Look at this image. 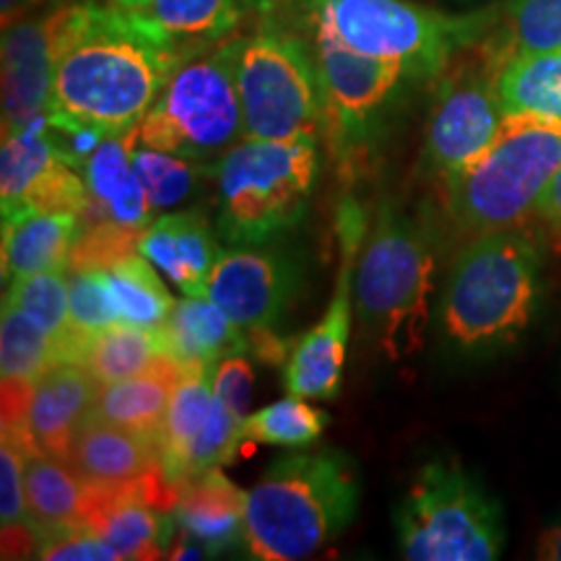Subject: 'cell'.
Returning a JSON list of instances; mask_svg holds the SVG:
<instances>
[{
  "instance_id": "obj_6",
  "label": "cell",
  "mask_w": 561,
  "mask_h": 561,
  "mask_svg": "<svg viewBox=\"0 0 561 561\" xmlns=\"http://www.w3.org/2000/svg\"><path fill=\"white\" fill-rule=\"evenodd\" d=\"M561 167V123L507 115L489 149L445 178L447 206L466 231L520 227Z\"/></svg>"
},
{
  "instance_id": "obj_39",
  "label": "cell",
  "mask_w": 561,
  "mask_h": 561,
  "mask_svg": "<svg viewBox=\"0 0 561 561\" xmlns=\"http://www.w3.org/2000/svg\"><path fill=\"white\" fill-rule=\"evenodd\" d=\"M34 559L45 561H121L117 551L87 523H68L37 533Z\"/></svg>"
},
{
  "instance_id": "obj_10",
  "label": "cell",
  "mask_w": 561,
  "mask_h": 561,
  "mask_svg": "<svg viewBox=\"0 0 561 561\" xmlns=\"http://www.w3.org/2000/svg\"><path fill=\"white\" fill-rule=\"evenodd\" d=\"M234 73L244 138H318L328 125L318 60L294 34L261 30L237 39Z\"/></svg>"
},
{
  "instance_id": "obj_31",
  "label": "cell",
  "mask_w": 561,
  "mask_h": 561,
  "mask_svg": "<svg viewBox=\"0 0 561 561\" xmlns=\"http://www.w3.org/2000/svg\"><path fill=\"white\" fill-rule=\"evenodd\" d=\"M559 47L561 0H510L502 30L489 45L486 62L496 73L512 58Z\"/></svg>"
},
{
  "instance_id": "obj_9",
  "label": "cell",
  "mask_w": 561,
  "mask_h": 561,
  "mask_svg": "<svg viewBox=\"0 0 561 561\" xmlns=\"http://www.w3.org/2000/svg\"><path fill=\"white\" fill-rule=\"evenodd\" d=\"M237 39L185 58L138 123L140 146L216 164L244 138L234 73Z\"/></svg>"
},
{
  "instance_id": "obj_19",
  "label": "cell",
  "mask_w": 561,
  "mask_h": 561,
  "mask_svg": "<svg viewBox=\"0 0 561 561\" xmlns=\"http://www.w3.org/2000/svg\"><path fill=\"white\" fill-rule=\"evenodd\" d=\"M248 494L224 476L221 468L185 481L178 489L172 520L208 553H224L248 543Z\"/></svg>"
},
{
  "instance_id": "obj_40",
  "label": "cell",
  "mask_w": 561,
  "mask_h": 561,
  "mask_svg": "<svg viewBox=\"0 0 561 561\" xmlns=\"http://www.w3.org/2000/svg\"><path fill=\"white\" fill-rule=\"evenodd\" d=\"M252 388H255V371L248 351L224 356L214 364V392L240 421L250 416Z\"/></svg>"
},
{
  "instance_id": "obj_43",
  "label": "cell",
  "mask_w": 561,
  "mask_h": 561,
  "mask_svg": "<svg viewBox=\"0 0 561 561\" xmlns=\"http://www.w3.org/2000/svg\"><path fill=\"white\" fill-rule=\"evenodd\" d=\"M536 559L541 561H561V517L543 528L536 541Z\"/></svg>"
},
{
  "instance_id": "obj_38",
  "label": "cell",
  "mask_w": 561,
  "mask_h": 561,
  "mask_svg": "<svg viewBox=\"0 0 561 561\" xmlns=\"http://www.w3.org/2000/svg\"><path fill=\"white\" fill-rule=\"evenodd\" d=\"M68 276L70 328L76 333L91 335L104 328L121 325V314L110 297L104 271H70Z\"/></svg>"
},
{
  "instance_id": "obj_36",
  "label": "cell",
  "mask_w": 561,
  "mask_h": 561,
  "mask_svg": "<svg viewBox=\"0 0 561 561\" xmlns=\"http://www.w3.org/2000/svg\"><path fill=\"white\" fill-rule=\"evenodd\" d=\"M240 432L242 421L229 411V405L224 403L219 396H214V405H210L206 424H203L201 434L193 442L191 453H187L185 481H191L195 476L206 471H214V468H224L227 462L234 460L237 450L242 447Z\"/></svg>"
},
{
  "instance_id": "obj_16",
  "label": "cell",
  "mask_w": 561,
  "mask_h": 561,
  "mask_svg": "<svg viewBox=\"0 0 561 561\" xmlns=\"http://www.w3.org/2000/svg\"><path fill=\"white\" fill-rule=\"evenodd\" d=\"M138 252L182 294L201 297L224 250L206 216L198 210H170L144 229Z\"/></svg>"
},
{
  "instance_id": "obj_42",
  "label": "cell",
  "mask_w": 561,
  "mask_h": 561,
  "mask_svg": "<svg viewBox=\"0 0 561 561\" xmlns=\"http://www.w3.org/2000/svg\"><path fill=\"white\" fill-rule=\"evenodd\" d=\"M538 214L549 224H553V227L561 229V167L551 178L549 187H546L541 203H538Z\"/></svg>"
},
{
  "instance_id": "obj_33",
  "label": "cell",
  "mask_w": 561,
  "mask_h": 561,
  "mask_svg": "<svg viewBox=\"0 0 561 561\" xmlns=\"http://www.w3.org/2000/svg\"><path fill=\"white\" fill-rule=\"evenodd\" d=\"M60 359V343L24 312L3 305L0 314V377L37 385Z\"/></svg>"
},
{
  "instance_id": "obj_3",
  "label": "cell",
  "mask_w": 561,
  "mask_h": 561,
  "mask_svg": "<svg viewBox=\"0 0 561 561\" xmlns=\"http://www.w3.org/2000/svg\"><path fill=\"white\" fill-rule=\"evenodd\" d=\"M359 507L354 466L339 450H305L273 460L248 491L252 559L297 561L339 538Z\"/></svg>"
},
{
  "instance_id": "obj_32",
  "label": "cell",
  "mask_w": 561,
  "mask_h": 561,
  "mask_svg": "<svg viewBox=\"0 0 561 561\" xmlns=\"http://www.w3.org/2000/svg\"><path fill=\"white\" fill-rule=\"evenodd\" d=\"M3 305L24 312L39 328L55 335L60 343V359L70 362L83 333L70 328V307H68V271H45L34 276L11 280V289L5 291Z\"/></svg>"
},
{
  "instance_id": "obj_41",
  "label": "cell",
  "mask_w": 561,
  "mask_h": 561,
  "mask_svg": "<svg viewBox=\"0 0 561 561\" xmlns=\"http://www.w3.org/2000/svg\"><path fill=\"white\" fill-rule=\"evenodd\" d=\"M248 339L250 354H255L257 359L268 364H286V359H289V356H286V343L278 339L273 328H252V331H248Z\"/></svg>"
},
{
  "instance_id": "obj_28",
  "label": "cell",
  "mask_w": 561,
  "mask_h": 561,
  "mask_svg": "<svg viewBox=\"0 0 561 561\" xmlns=\"http://www.w3.org/2000/svg\"><path fill=\"white\" fill-rule=\"evenodd\" d=\"M39 453L26 434L3 432L0 439V525H3V559H34L37 528L26 504V455Z\"/></svg>"
},
{
  "instance_id": "obj_44",
  "label": "cell",
  "mask_w": 561,
  "mask_h": 561,
  "mask_svg": "<svg viewBox=\"0 0 561 561\" xmlns=\"http://www.w3.org/2000/svg\"><path fill=\"white\" fill-rule=\"evenodd\" d=\"M47 3V0H0V13H3V26L16 24L19 19H24L26 11L37 9V5Z\"/></svg>"
},
{
  "instance_id": "obj_2",
  "label": "cell",
  "mask_w": 561,
  "mask_h": 561,
  "mask_svg": "<svg viewBox=\"0 0 561 561\" xmlns=\"http://www.w3.org/2000/svg\"><path fill=\"white\" fill-rule=\"evenodd\" d=\"M541 299V250L520 227L483 231L455 257L439 301V333L460 354L512 346Z\"/></svg>"
},
{
  "instance_id": "obj_20",
  "label": "cell",
  "mask_w": 561,
  "mask_h": 561,
  "mask_svg": "<svg viewBox=\"0 0 561 561\" xmlns=\"http://www.w3.org/2000/svg\"><path fill=\"white\" fill-rule=\"evenodd\" d=\"M68 462L83 481L100 486L130 483L161 471L159 442L91 416L76 434Z\"/></svg>"
},
{
  "instance_id": "obj_34",
  "label": "cell",
  "mask_w": 561,
  "mask_h": 561,
  "mask_svg": "<svg viewBox=\"0 0 561 561\" xmlns=\"http://www.w3.org/2000/svg\"><path fill=\"white\" fill-rule=\"evenodd\" d=\"M244 0H151L144 11L174 42H221L240 26Z\"/></svg>"
},
{
  "instance_id": "obj_22",
  "label": "cell",
  "mask_w": 561,
  "mask_h": 561,
  "mask_svg": "<svg viewBox=\"0 0 561 561\" xmlns=\"http://www.w3.org/2000/svg\"><path fill=\"white\" fill-rule=\"evenodd\" d=\"M161 339L167 354L174 356L182 367H210L224 356L250 351L248 331L206 294H185L174 301L170 318L161 325Z\"/></svg>"
},
{
  "instance_id": "obj_46",
  "label": "cell",
  "mask_w": 561,
  "mask_h": 561,
  "mask_svg": "<svg viewBox=\"0 0 561 561\" xmlns=\"http://www.w3.org/2000/svg\"><path fill=\"white\" fill-rule=\"evenodd\" d=\"M244 3H257V5H271V3H280V0H244Z\"/></svg>"
},
{
  "instance_id": "obj_37",
  "label": "cell",
  "mask_w": 561,
  "mask_h": 561,
  "mask_svg": "<svg viewBox=\"0 0 561 561\" xmlns=\"http://www.w3.org/2000/svg\"><path fill=\"white\" fill-rule=\"evenodd\" d=\"M144 229H130L115 221H91L81 224L76 237L73 252H70V271H107L123 257L138 252V242Z\"/></svg>"
},
{
  "instance_id": "obj_1",
  "label": "cell",
  "mask_w": 561,
  "mask_h": 561,
  "mask_svg": "<svg viewBox=\"0 0 561 561\" xmlns=\"http://www.w3.org/2000/svg\"><path fill=\"white\" fill-rule=\"evenodd\" d=\"M185 60L180 42L144 13L100 3L58 9L53 123L123 133L144 121Z\"/></svg>"
},
{
  "instance_id": "obj_26",
  "label": "cell",
  "mask_w": 561,
  "mask_h": 561,
  "mask_svg": "<svg viewBox=\"0 0 561 561\" xmlns=\"http://www.w3.org/2000/svg\"><path fill=\"white\" fill-rule=\"evenodd\" d=\"M167 354L164 339L159 331L136 325H112L83 339L76 362L100 385L128 380L140 371L151 369Z\"/></svg>"
},
{
  "instance_id": "obj_17",
  "label": "cell",
  "mask_w": 561,
  "mask_h": 561,
  "mask_svg": "<svg viewBox=\"0 0 561 561\" xmlns=\"http://www.w3.org/2000/svg\"><path fill=\"white\" fill-rule=\"evenodd\" d=\"M138 144V125H133L123 133L104 136L91 151L83 164L89 208L81 216V224L115 221L130 229H146L153 221L151 203L133 170V151Z\"/></svg>"
},
{
  "instance_id": "obj_21",
  "label": "cell",
  "mask_w": 561,
  "mask_h": 561,
  "mask_svg": "<svg viewBox=\"0 0 561 561\" xmlns=\"http://www.w3.org/2000/svg\"><path fill=\"white\" fill-rule=\"evenodd\" d=\"M182 369L185 367L174 356L164 354L151 369L140 371L136 377L100 385L91 419L110 421V424L136 432L140 437L159 442Z\"/></svg>"
},
{
  "instance_id": "obj_13",
  "label": "cell",
  "mask_w": 561,
  "mask_h": 561,
  "mask_svg": "<svg viewBox=\"0 0 561 561\" xmlns=\"http://www.w3.org/2000/svg\"><path fill=\"white\" fill-rule=\"evenodd\" d=\"M314 60L328 104V125L341 144H362L375 117L388 107L405 79L401 62L371 58L312 24Z\"/></svg>"
},
{
  "instance_id": "obj_25",
  "label": "cell",
  "mask_w": 561,
  "mask_h": 561,
  "mask_svg": "<svg viewBox=\"0 0 561 561\" xmlns=\"http://www.w3.org/2000/svg\"><path fill=\"white\" fill-rule=\"evenodd\" d=\"M504 115H533L561 123V47L512 58L496 70Z\"/></svg>"
},
{
  "instance_id": "obj_15",
  "label": "cell",
  "mask_w": 561,
  "mask_h": 561,
  "mask_svg": "<svg viewBox=\"0 0 561 561\" xmlns=\"http://www.w3.org/2000/svg\"><path fill=\"white\" fill-rule=\"evenodd\" d=\"M58 9L3 26V133L32 128L50 115Z\"/></svg>"
},
{
  "instance_id": "obj_23",
  "label": "cell",
  "mask_w": 561,
  "mask_h": 561,
  "mask_svg": "<svg viewBox=\"0 0 561 561\" xmlns=\"http://www.w3.org/2000/svg\"><path fill=\"white\" fill-rule=\"evenodd\" d=\"M81 231L76 214H16L3 219V280L45 271H68L70 252Z\"/></svg>"
},
{
  "instance_id": "obj_27",
  "label": "cell",
  "mask_w": 561,
  "mask_h": 561,
  "mask_svg": "<svg viewBox=\"0 0 561 561\" xmlns=\"http://www.w3.org/2000/svg\"><path fill=\"white\" fill-rule=\"evenodd\" d=\"M24 486L37 533L68 523H83L87 481L70 468V462L47 453H30L24 466Z\"/></svg>"
},
{
  "instance_id": "obj_8",
  "label": "cell",
  "mask_w": 561,
  "mask_h": 561,
  "mask_svg": "<svg viewBox=\"0 0 561 561\" xmlns=\"http://www.w3.org/2000/svg\"><path fill=\"white\" fill-rule=\"evenodd\" d=\"M396 530L409 561H494L504 549L500 502L447 460L416 473L396 510Z\"/></svg>"
},
{
  "instance_id": "obj_5",
  "label": "cell",
  "mask_w": 561,
  "mask_h": 561,
  "mask_svg": "<svg viewBox=\"0 0 561 561\" xmlns=\"http://www.w3.org/2000/svg\"><path fill=\"white\" fill-rule=\"evenodd\" d=\"M434 291V250L424 227L382 203L354 276L362 335L392 364L424 346Z\"/></svg>"
},
{
  "instance_id": "obj_14",
  "label": "cell",
  "mask_w": 561,
  "mask_h": 561,
  "mask_svg": "<svg viewBox=\"0 0 561 561\" xmlns=\"http://www.w3.org/2000/svg\"><path fill=\"white\" fill-rule=\"evenodd\" d=\"M301 286L299 265L276 244L229 248L210 271L206 297L244 331L276 328Z\"/></svg>"
},
{
  "instance_id": "obj_18",
  "label": "cell",
  "mask_w": 561,
  "mask_h": 561,
  "mask_svg": "<svg viewBox=\"0 0 561 561\" xmlns=\"http://www.w3.org/2000/svg\"><path fill=\"white\" fill-rule=\"evenodd\" d=\"M100 382L79 362H58L34 385L30 409V434L34 445L53 458H70V447L83 421L94 409Z\"/></svg>"
},
{
  "instance_id": "obj_24",
  "label": "cell",
  "mask_w": 561,
  "mask_h": 561,
  "mask_svg": "<svg viewBox=\"0 0 561 561\" xmlns=\"http://www.w3.org/2000/svg\"><path fill=\"white\" fill-rule=\"evenodd\" d=\"M214 364L210 367H185L178 388L172 392L164 430L159 437L161 471L174 489L185 481V460L195 437L206 424L214 405Z\"/></svg>"
},
{
  "instance_id": "obj_12",
  "label": "cell",
  "mask_w": 561,
  "mask_h": 561,
  "mask_svg": "<svg viewBox=\"0 0 561 561\" xmlns=\"http://www.w3.org/2000/svg\"><path fill=\"white\" fill-rule=\"evenodd\" d=\"M504 110L496 94V73L455 70L445 76L434 96L424 136V159L442 180L462 170L496 138Z\"/></svg>"
},
{
  "instance_id": "obj_30",
  "label": "cell",
  "mask_w": 561,
  "mask_h": 561,
  "mask_svg": "<svg viewBox=\"0 0 561 561\" xmlns=\"http://www.w3.org/2000/svg\"><path fill=\"white\" fill-rule=\"evenodd\" d=\"M216 164L195 161L178 153L136 146L133 151V170H136L153 216L170 214L172 208L185 206L203 191V185L214 178Z\"/></svg>"
},
{
  "instance_id": "obj_45",
  "label": "cell",
  "mask_w": 561,
  "mask_h": 561,
  "mask_svg": "<svg viewBox=\"0 0 561 561\" xmlns=\"http://www.w3.org/2000/svg\"><path fill=\"white\" fill-rule=\"evenodd\" d=\"M110 5L123 11H133V13H144L151 5V0H110Z\"/></svg>"
},
{
  "instance_id": "obj_4",
  "label": "cell",
  "mask_w": 561,
  "mask_h": 561,
  "mask_svg": "<svg viewBox=\"0 0 561 561\" xmlns=\"http://www.w3.org/2000/svg\"><path fill=\"white\" fill-rule=\"evenodd\" d=\"M318 138H242L216 161V231L229 248L271 244L305 219Z\"/></svg>"
},
{
  "instance_id": "obj_29",
  "label": "cell",
  "mask_w": 561,
  "mask_h": 561,
  "mask_svg": "<svg viewBox=\"0 0 561 561\" xmlns=\"http://www.w3.org/2000/svg\"><path fill=\"white\" fill-rule=\"evenodd\" d=\"M104 280L125 325L159 331L170 318L174 307L172 294L161 284L157 268L140 252H133L104 271Z\"/></svg>"
},
{
  "instance_id": "obj_11",
  "label": "cell",
  "mask_w": 561,
  "mask_h": 561,
  "mask_svg": "<svg viewBox=\"0 0 561 561\" xmlns=\"http://www.w3.org/2000/svg\"><path fill=\"white\" fill-rule=\"evenodd\" d=\"M335 224H339L341 263L331 305L318 325L294 343L286 359V390L307 401H331L339 396L351 322H354V268L367 221L354 201H343Z\"/></svg>"
},
{
  "instance_id": "obj_7",
  "label": "cell",
  "mask_w": 561,
  "mask_h": 561,
  "mask_svg": "<svg viewBox=\"0 0 561 561\" xmlns=\"http://www.w3.org/2000/svg\"><path fill=\"white\" fill-rule=\"evenodd\" d=\"M310 19L351 50L401 62L409 76L432 79L486 32L491 16H453L413 0H310Z\"/></svg>"
},
{
  "instance_id": "obj_35",
  "label": "cell",
  "mask_w": 561,
  "mask_h": 561,
  "mask_svg": "<svg viewBox=\"0 0 561 561\" xmlns=\"http://www.w3.org/2000/svg\"><path fill=\"white\" fill-rule=\"evenodd\" d=\"M328 413L307 403V398L291 396L250 413L242 421V445H273V447H310L325 432Z\"/></svg>"
}]
</instances>
